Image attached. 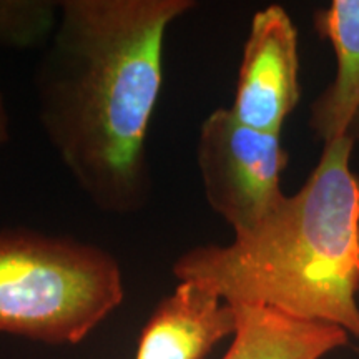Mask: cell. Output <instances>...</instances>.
<instances>
[{
    "label": "cell",
    "mask_w": 359,
    "mask_h": 359,
    "mask_svg": "<svg viewBox=\"0 0 359 359\" xmlns=\"http://www.w3.org/2000/svg\"><path fill=\"white\" fill-rule=\"evenodd\" d=\"M298 30L281 6H268L251 19L231 114L259 132L281 133L299 102Z\"/></svg>",
    "instance_id": "cell-5"
},
{
    "label": "cell",
    "mask_w": 359,
    "mask_h": 359,
    "mask_svg": "<svg viewBox=\"0 0 359 359\" xmlns=\"http://www.w3.org/2000/svg\"><path fill=\"white\" fill-rule=\"evenodd\" d=\"M236 331V311L195 281H180L143 327L135 359H203Z\"/></svg>",
    "instance_id": "cell-6"
},
{
    "label": "cell",
    "mask_w": 359,
    "mask_h": 359,
    "mask_svg": "<svg viewBox=\"0 0 359 359\" xmlns=\"http://www.w3.org/2000/svg\"><path fill=\"white\" fill-rule=\"evenodd\" d=\"M8 140V115L4 100L0 97V143H6Z\"/></svg>",
    "instance_id": "cell-10"
},
{
    "label": "cell",
    "mask_w": 359,
    "mask_h": 359,
    "mask_svg": "<svg viewBox=\"0 0 359 359\" xmlns=\"http://www.w3.org/2000/svg\"><path fill=\"white\" fill-rule=\"evenodd\" d=\"M52 20V4L0 2V42L27 47L50 30Z\"/></svg>",
    "instance_id": "cell-9"
},
{
    "label": "cell",
    "mask_w": 359,
    "mask_h": 359,
    "mask_svg": "<svg viewBox=\"0 0 359 359\" xmlns=\"http://www.w3.org/2000/svg\"><path fill=\"white\" fill-rule=\"evenodd\" d=\"M122 299V271L105 250L39 231H0L2 333L75 344Z\"/></svg>",
    "instance_id": "cell-3"
},
{
    "label": "cell",
    "mask_w": 359,
    "mask_h": 359,
    "mask_svg": "<svg viewBox=\"0 0 359 359\" xmlns=\"http://www.w3.org/2000/svg\"><path fill=\"white\" fill-rule=\"evenodd\" d=\"M313 25L336 57L334 79L309 109V127L327 145L348 137L359 111V0H333L314 12Z\"/></svg>",
    "instance_id": "cell-7"
},
{
    "label": "cell",
    "mask_w": 359,
    "mask_h": 359,
    "mask_svg": "<svg viewBox=\"0 0 359 359\" xmlns=\"http://www.w3.org/2000/svg\"><path fill=\"white\" fill-rule=\"evenodd\" d=\"M349 137L327 143L304 185L255 230L201 245L173 264L228 304L276 309L359 338V175Z\"/></svg>",
    "instance_id": "cell-2"
},
{
    "label": "cell",
    "mask_w": 359,
    "mask_h": 359,
    "mask_svg": "<svg viewBox=\"0 0 359 359\" xmlns=\"http://www.w3.org/2000/svg\"><path fill=\"white\" fill-rule=\"evenodd\" d=\"M348 137L351 138L354 143H359V111L356 114V116H354V120H353V123H351V128H349Z\"/></svg>",
    "instance_id": "cell-11"
},
{
    "label": "cell",
    "mask_w": 359,
    "mask_h": 359,
    "mask_svg": "<svg viewBox=\"0 0 359 359\" xmlns=\"http://www.w3.org/2000/svg\"><path fill=\"white\" fill-rule=\"evenodd\" d=\"M288 161L280 135L246 127L230 109L213 110L201 123L196 163L205 198L235 235L255 230L285 200Z\"/></svg>",
    "instance_id": "cell-4"
},
{
    "label": "cell",
    "mask_w": 359,
    "mask_h": 359,
    "mask_svg": "<svg viewBox=\"0 0 359 359\" xmlns=\"http://www.w3.org/2000/svg\"><path fill=\"white\" fill-rule=\"evenodd\" d=\"M191 0H65L37 72L39 116L77 185L103 212L147 205L145 140L163 42Z\"/></svg>",
    "instance_id": "cell-1"
},
{
    "label": "cell",
    "mask_w": 359,
    "mask_h": 359,
    "mask_svg": "<svg viewBox=\"0 0 359 359\" xmlns=\"http://www.w3.org/2000/svg\"><path fill=\"white\" fill-rule=\"evenodd\" d=\"M233 308L236 331L223 359H323L349 341L346 331L334 325L298 320L264 306Z\"/></svg>",
    "instance_id": "cell-8"
}]
</instances>
